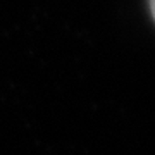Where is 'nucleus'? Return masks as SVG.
I'll list each match as a JSON object with an SVG mask.
<instances>
[{"label": "nucleus", "instance_id": "1", "mask_svg": "<svg viewBox=\"0 0 155 155\" xmlns=\"http://www.w3.org/2000/svg\"><path fill=\"white\" fill-rule=\"evenodd\" d=\"M150 11H152V16L155 19V0H150Z\"/></svg>", "mask_w": 155, "mask_h": 155}]
</instances>
